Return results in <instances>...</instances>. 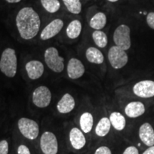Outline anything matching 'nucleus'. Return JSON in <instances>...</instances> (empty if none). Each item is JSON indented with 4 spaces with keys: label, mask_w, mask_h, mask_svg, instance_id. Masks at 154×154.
Here are the masks:
<instances>
[{
    "label": "nucleus",
    "mask_w": 154,
    "mask_h": 154,
    "mask_svg": "<svg viewBox=\"0 0 154 154\" xmlns=\"http://www.w3.org/2000/svg\"><path fill=\"white\" fill-rule=\"evenodd\" d=\"M94 42L98 47L104 48L108 44V37L104 32L101 30H96L92 34Z\"/></svg>",
    "instance_id": "5701e85b"
},
{
    "label": "nucleus",
    "mask_w": 154,
    "mask_h": 154,
    "mask_svg": "<svg viewBox=\"0 0 154 154\" xmlns=\"http://www.w3.org/2000/svg\"><path fill=\"white\" fill-rule=\"evenodd\" d=\"M16 24L21 37L29 40L38 34L41 20L37 13L32 7H24L19 11L17 15Z\"/></svg>",
    "instance_id": "f257e3e1"
},
{
    "label": "nucleus",
    "mask_w": 154,
    "mask_h": 154,
    "mask_svg": "<svg viewBox=\"0 0 154 154\" xmlns=\"http://www.w3.org/2000/svg\"><path fill=\"white\" fill-rule=\"evenodd\" d=\"M111 124L116 130L122 131L126 127V121L125 117L121 113L114 111L111 113L109 117Z\"/></svg>",
    "instance_id": "a211bd4d"
},
{
    "label": "nucleus",
    "mask_w": 154,
    "mask_h": 154,
    "mask_svg": "<svg viewBox=\"0 0 154 154\" xmlns=\"http://www.w3.org/2000/svg\"><path fill=\"white\" fill-rule=\"evenodd\" d=\"M29 78L32 80L39 79L44 74V66L41 61L33 60L29 61L25 66Z\"/></svg>",
    "instance_id": "ddd939ff"
},
{
    "label": "nucleus",
    "mask_w": 154,
    "mask_h": 154,
    "mask_svg": "<svg viewBox=\"0 0 154 154\" xmlns=\"http://www.w3.org/2000/svg\"><path fill=\"white\" fill-rule=\"evenodd\" d=\"M82 29V25L79 20H74L69 23L66 28V35L69 38L74 39L79 36Z\"/></svg>",
    "instance_id": "4be33fe9"
},
{
    "label": "nucleus",
    "mask_w": 154,
    "mask_h": 154,
    "mask_svg": "<svg viewBox=\"0 0 154 154\" xmlns=\"http://www.w3.org/2000/svg\"><path fill=\"white\" fill-rule=\"evenodd\" d=\"M18 128L21 134L29 140H34L39 134V127L35 121L28 118H21L18 121Z\"/></svg>",
    "instance_id": "39448f33"
},
{
    "label": "nucleus",
    "mask_w": 154,
    "mask_h": 154,
    "mask_svg": "<svg viewBox=\"0 0 154 154\" xmlns=\"http://www.w3.org/2000/svg\"><path fill=\"white\" fill-rule=\"evenodd\" d=\"M44 60L47 66L56 73H61L64 69V59L59 54L55 47H49L44 53Z\"/></svg>",
    "instance_id": "7ed1b4c3"
},
{
    "label": "nucleus",
    "mask_w": 154,
    "mask_h": 154,
    "mask_svg": "<svg viewBox=\"0 0 154 154\" xmlns=\"http://www.w3.org/2000/svg\"><path fill=\"white\" fill-rule=\"evenodd\" d=\"M9 143L6 140L0 141V154H8Z\"/></svg>",
    "instance_id": "a878e982"
},
{
    "label": "nucleus",
    "mask_w": 154,
    "mask_h": 154,
    "mask_svg": "<svg viewBox=\"0 0 154 154\" xmlns=\"http://www.w3.org/2000/svg\"><path fill=\"white\" fill-rule=\"evenodd\" d=\"M0 70L9 78L15 76L17 70V57L14 49L7 48L4 50L0 59Z\"/></svg>",
    "instance_id": "f03ea898"
},
{
    "label": "nucleus",
    "mask_w": 154,
    "mask_h": 154,
    "mask_svg": "<svg viewBox=\"0 0 154 154\" xmlns=\"http://www.w3.org/2000/svg\"><path fill=\"white\" fill-rule=\"evenodd\" d=\"M123 154H139V152H138V150L136 146H131L127 147Z\"/></svg>",
    "instance_id": "c85d7f7f"
},
{
    "label": "nucleus",
    "mask_w": 154,
    "mask_h": 154,
    "mask_svg": "<svg viewBox=\"0 0 154 154\" xmlns=\"http://www.w3.org/2000/svg\"><path fill=\"white\" fill-rule=\"evenodd\" d=\"M143 154H154V146H150L149 149L143 152Z\"/></svg>",
    "instance_id": "7c9ffc66"
},
{
    "label": "nucleus",
    "mask_w": 154,
    "mask_h": 154,
    "mask_svg": "<svg viewBox=\"0 0 154 154\" xmlns=\"http://www.w3.org/2000/svg\"><path fill=\"white\" fill-rule=\"evenodd\" d=\"M40 148L44 154H57L59 145L57 136L50 131H46L40 138Z\"/></svg>",
    "instance_id": "0eeeda50"
},
{
    "label": "nucleus",
    "mask_w": 154,
    "mask_h": 154,
    "mask_svg": "<svg viewBox=\"0 0 154 154\" xmlns=\"http://www.w3.org/2000/svg\"><path fill=\"white\" fill-rule=\"evenodd\" d=\"M18 154H31V152L29 148L25 145H20L17 149Z\"/></svg>",
    "instance_id": "c756f323"
},
{
    "label": "nucleus",
    "mask_w": 154,
    "mask_h": 154,
    "mask_svg": "<svg viewBox=\"0 0 154 154\" xmlns=\"http://www.w3.org/2000/svg\"><path fill=\"white\" fill-rule=\"evenodd\" d=\"M69 140L74 149L80 150L86 145V140L84 133L79 128H73L69 133Z\"/></svg>",
    "instance_id": "4468645a"
},
{
    "label": "nucleus",
    "mask_w": 154,
    "mask_h": 154,
    "mask_svg": "<svg viewBox=\"0 0 154 154\" xmlns=\"http://www.w3.org/2000/svg\"><path fill=\"white\" fill-rule=\"evenodd\" d=\"M111 122L107 117H103L99 120L95 128L96 134L99 137H104L111 129Z\"/></svg>",
    "instance_id": "aec40b11"
},
{
    "label": "nucleus",
    "mask_w": 154,
    "mask_h": 154,
    "mask_svg": "<svg viewBox=\"0 0 154 154\" xmlns=\"http://www.w3.org/2000/svg\"><path fill=\"white\" fill-rule=\"evenodd\" d=\"M79 124L81 130L87 134L91 131L94 126V117L91 113L85 112L82 114L80 117Z\"/></svg>",
    "instance_id": "6ab92c4d"
},
{
    "label": "nucleus",
    "mask_w": 154,
    "mask_h": 154,
    "mask_svg": "<svg viewBox=\"0 0 154 154\" xmlns=\"http://www.w3.org/2000/svg\"><path fill=\"white\" fill-rule=\"evenodd\" d=\"M5 1L9 3H18L21 0H5Z\"/></svg>",
    "instance_id": "2f4dec72"
},
{
    "label": "nucleus",
    "mask_w": 154,
    "mask_h": 154,
    "mask_svg": "<svg viewBox=\"0 0 154 154\" xmlns=\"http://www.w3.org/2000/svg\"><path fill=\"white\" fill-rule=\"evenodd\" d=\"M139 138L146 146H154V130L149 123H144L139 128Z\"/></svg>",
    "instance_id": "f8f14e48"
},
{
    "label": "nucleus",
    "mask_w": 154,
    "mask_h": 154,
    "mask_svg": "<svg viewBox=\"0 0 154 154\" xmlns=\"http://www.w3.org/2000/svg\"><path fill=\"white\" fill-rule=\"evenodd\" d=\"M108 59L111 66L115 69L123 68L127 64L128 61L126 51L117 46H113L110 48L108 54Z\"/></svg>",
    "instance_id": "423d86ee"
},
{
    "label": "nucleus",
    "mask_w": 154,
    "mask_h": 154,
    "mask_svg": "<svg viewBox=\"0 0 154 154\" xmlns=\"http://www.w3.org/2000/svg\"><path fill=\"white\" fill-rule=\"evenodd\" d=\"M85 72V67L82 61L76 58H72L67 65V74L72 79H79Z\"/></svg>",
    "instance_id": "9b49d317"
},
{
    "label": "nucleus",
    "mask_w": 154,
    "mask_h": 154,
    "mask_svg": "<svg viewBox=\"0 0 154 154\" xmlns=\"http://www.w3.org/2000/svg\"><path fill=\"white\" fill-rule=\"evenodd\" d=\"M107 19L104 13L98 12L90 20L89 25L92 29L96 30H101L106 24Z\"/></svg>",
    "instance_id": "412c9836"
},
{
    "label": "nucleus",
    "mask_w": 154,
    "mask_h": 154,
    "mask_svg": "<svg viewBox=\"0 0 154 154\" xmlns=\"http://www.w3.org/2000/svg\"><path fill=\"white\" fill-rule=\"evenodd\" d=\"M146 22L150 28L154 29V12H150L146 17Z\"/></svg>",
    "instance_id": "cd10ccee"
},
{
    "label": "nucleus",
    "mask_w": 154,
    "mask_h": 154,
    "mask_svg": "<svg viewBox=\"0 0 154 154\" xmlns=\"http://www.w3.org/2000/svg\"><path fill=\"white\" fill-rule=\"evenodd\" d=\"M145 106L140 101H132L125 107V113L129 118H137L145 113Z\"/></svg>",
    "instance_id": "dca6fc26"
},
{
    "label": "nucleus",
    "mask_w": 154,
    "mask_h": 154,
    "mask_svg": "<svg viewBox=\"0 0 154 154\" xmlns=\"http://www.w3.org/2000/svg\"><path fill=\"white\" fill-rule=\"evenodd\" d=\"M75 105L76 102L74 97L71 94H65L58 102L57 108L59 113L65 114V113H70L74 110Z\"/></svg>",
    "instance_id": "2eb2a0df"
},
{
    "label": "nucleus",
    "mask_w": 154,
    "mask_h": 154,
    "mask_svg": "<svg viewBox=\"0 0 154 154\" xmlns=\"http://www.w3.org/2000/svg\"><path fill=\"white\" fill-rule=\"evenodd\" d=\"M69 12L79 14L82 11V3L80 0H62Z\"/></svg>",
    "instance_id": "b1692460"
},
{
    "label": "nucleus",
    "mask_w": 154,
    "mask_h": 154,
    "mask_svg": "<svg viewBox=\"0 0 154 154\" xmlns=\"http://www.w3.org/2000/svg\"><path fill=\"white\" fill-rule=\"evenodd\" d=\"M135 95L140 98H151L154 96V82L143 80L136 83L133 88Z\"/></svg>",
    "instance_id": "1a4fd4ad"
},
{
    "label": "nucleus",
    "mask_w": 154,
    "mask_h": 154,
    "mask_svg": "<svg viewBox=\"0 0 154 154\" xmlns=\"http://www.w3.org/2000/svg\"><path fill=\"white\" fill-rule=\"evenodd\" d=\"M42 5L49 13H55L60 8L59 0H41Z\"/></svg>",
    "instance_id": "393cba45"
},
{
    "label": "nucleus",
    "mask_w": 154,
    "mask_h": 154,
    "mask_svg": "<svg viewBox=\"0 0 154 154\" xmlns=\"http://www.w3.org/2000/svg\"><path fill=\"white\" fill-rule=\"evenodd\" d=\"M109 2H116L119 1V0H108Z\"/></svg>",
    "instance_id": "473e14b6"
},
{
    "label": "nucleus",
    "mask_w": 154,
    "mask_h": 154,
    "mask_svg": "<svg viewBox=\"0 0 154 154\" xmlns=\"http://www.w3.org/2000/svg\"><path fill=\"white\" fill-rule=\"evenodd\" d=\"M113 38L116 46L125 51L130 49L131 46V29L126 24H121L116 29Z\"/></svg>",
    "instance_id": "20e7f679"
},
{
    "label": "nucleus",
    "mask_w": 154,
    "mask_h": 154,
    "mask_svg": "<svg viewBox=\"0 0 154 154\" xmlns=\"http://www.w3.org/2000/svg\"><path fill=\"white\" fill-rule=\"evenodd\" d=\"M86 57L90 63L95 64H101L104 61L103 54L95 47L88 48L86 51Z\"/></svg>",
    "instance_id": "f3484780"
},
{
    "label": "nucleus",
    "mask_w": 154,
    "mask_h": 154,
    "mask_svg": "<svg viewBox=\"0 0 154 154\" xmlns=\"http://www.w3.org/2000/svg\"><path fill=\"white\" fill-rule=\"evenodd\" d=\"M63 26V21L60 19H56L51 22H50L42 30L41 35H40V38H41V39L44 40V41L49 39V38L57 35L61 32V30L62 29Z\"/></svg>",
    "instance_id": "9d476101"
},
{
    "label": "nucleus",
    "mask_w": 154,
    "mask_h": 154,
    "mask_svg": "<svg viewBox=\"0 0 154 154\" xmlns=\"http://www.w3.org/2000/svg\"><path fill=\"white\" fill-rule=\"evenodd\" d=\"M51 101V93L49 88L45 86H38L32 94V101L38 108H46Z\"/></svg>",
    "instance_id": "6e6552de"
},
{
    "label": "nucleus",
    "mask_w": 154,
    "mask_h": 154,
    "mask_svg": "<svg viewBox=\"0 0 154 154\" xmlns=\"http://www.w3.org/2000/svg\"><path fill=\"white\" fill-rule=\"evenodd\" d=\"M94 154H112L111 149L107 146H101L96 150Z\"/></svg>",
    "instance_id": "bb28decb"
}]
</instances>
